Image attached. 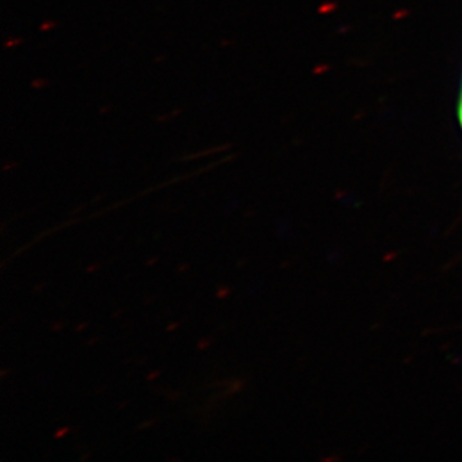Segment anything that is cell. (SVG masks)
Instances as JSON below:
<instances>
[{
  "mask_svg": "<svg viewBox=\"0 0 462 462\" xmlns=\"http://www.w3.org/2000/svg\"><path fill=\"white\" fill-rule=\"evenodd\" d=\"M459 114H461V122H462V99H461V109H459Z\"/></svg>",
  "mask_w": 462,
  "mask_h": 462,
  "instance_id": "obj_1",
  "label": "cell"
}]
</instances>
